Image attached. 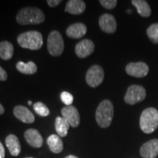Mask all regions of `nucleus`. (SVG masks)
I'll list each match as a JSON object with an SVG mask.
<instances>
[{
  "label": "nucleus",
  "mask_w": 158,
  "mask_h": 158,
  "mask_svg": "<svg viewBox=\"0 0 158 158\" xmlns=\"http://www.w3.org/2000/svg\"><path fill=\"white\" fill-rule=\"evenodd\" d=\"M64 45L62 35L58 31H52L47 41V48L51 56H59L64 51Z\"/></svg>",
  "instance_id": "obj_5"
},
{
  "label": "nucleus",
  "mask_w": 158,
  "mask_h": 158,
  "mask_svg": "<svg viewBox=\"0 0 158 158\" xmlns=\"http://www.w3.org/2000/svg\"><path fill=\"white\" fill-rule=\"evenodd\" d=\"M87 28L83 23H75L69 26L66 30V34L73 39L81 38L86 35Z\"/></svg>",
  "instance_id": "obj_15"
},
{
  "label": "nucleus",
  "mask_w": 158,
  "mask_h": 158,
  "mask_svg": "<svg viewBox=\"0 0 158 158\" xmlns=\"http://www.w3.org/2000/svg\"><path fill=\"white\" fill-rule=\"evenodd\" d=\"M18 43L21 47L29 50H39L43 44V35L37 31L23 32L18 37Z\"/></svg>",
  "instance_id": "obj_3"
},
{
  "label": "nucleus",
  "mask_w": 158,
  "mask_h": 158,
  "mask_svg": "<svg viewBox=\"0 0 158 158\" xmlns=\"http://www.w3.org/2000/svg\"><path fill=\"white\" fill-rule=\"evenodd\" d=\"M7 79V73L5 69L0 66V81H5Z\"/></svg>",
  "instance_id": "obj_27"
},
{
  "label": "nucleus",
  "mask_w": 158,
  "mask_h": 158,
  "mask_svg": "<svg viewBox=\"0 0 158 158\" xmlns=\"http://www.w3.org/2000/svg\"><path fill=\"white\" fill-rule=\"evenodd\" d=\"M33 108L35 111L41 116H47L50 114V110L42 102H37L33 105Z\"/></svg>",
  "instance_id": "obj_24"
},
{
  "label": "nucleus",
  "mask_w": 158,
  "mask_h": 158,
  "mask_svg": "<svg viewBox=\"0 0 158 158\" xmlns=\"http://www.w3.org/2000/svg\"><path fill=\"white\" fill-rule=\"evenodd\" d=\"M132 4L137 8L138 14L142 17H149L151 15V8L147 2L144 0H133Z\"/></svg>",
  "instance_id": "obj_21"
},
{
  "label": "nucleus",
  "mask_w": 158,
  "mask_h": 158,
  "mask_svg": "<svg viewBox=\"0 0 158 158\" xmlns=\"http://www.w3.org/2000/svg\"><path fill=\"white\" fill-rule=\"evenodd\" d=\"M27 158H33V157H27Z\"/></svg>",
  "instance_id": "obj_33"
},
{
  "label": "nucleus",
  "mask_w": 158,
  "mask_h": 158,
  "mask_svg": "<svg viewBox=\"0 0 158 158\" xmlns=\"http://www.w3.org/2000/svg\"><path fill=\"white\" fill-rule=\"evenodd\" d=\"M99 25L102 31L108 33V34H112V33L115 32L116 27H117V23H116L115 18L111 14H108V13L102 15L100 17Z\"/></svg>",
  "instance_id": "obj_11"
},
{
  "label": "nucleus",
  "mask_w": 158,
  "mask_h": 158,
  "mask_svg": "<svg viewBox=\"0 0 158 158\" xmlns=\"http://www.w3.org/2000/svg\"><path fill=\"white\" fill-rule=\"evenodd\" d=\"M16 69L20 73L26 75H33L37 71V67L33 62L24 63L20 61L16 64Z\"/></svg>",
  "instance_id": "obj_22"
},
{
  "label": "nucleus",
  "mask_w": 158,
  "mask_h": 158,
  "mask_svg": "<svg viewBox=\"0 0 158 158\" xmlns=\"http://www.w3.org/2000/svg\"><path fill=\"white\" fill-rule=\"evenodd\" d=\"M114 114V109L112 102L108 100H104L100 102L96 110L97 123L102 128L108 127L112 122Z\"/></svg>",
  "instance_id": "obj_2"
},
{
  "label": "nucleus",
  "mask_w": 158,
  "mask_h": 158,
  "mask_svg": "<svg viewBox=\"0 0 158 158\" xmlns=\"http://www.w3.org/2000/svg\"><path fill=\"white\" fill-rule=\"evenodd\" d=\"M140 154L143 158H155L158 155V139L143 143L140 149Z\"/></svg>",
  "instance_id": "obj_12"
},
{
  "label": "nucleus",
  "mask_w": 158,
  "mask_h": 158,
  "mask_svg": "<svg viewBox=\"0 0 158 158\" xmlns=\"http://www.w3.org/2000/svg\"><path fill=\"white\" fill-rule=\"evenodd\" d=\"M86 10V4L82 0H70L65 7V12L72 15H80Z\"/></svg>",
  "instance_id": "obj_16"
},
{
  "label": "nucleus",
  "mask_w": 158,
  "mask_h": 158,
  "mask_svg": "<svg viewBox=\"0 0 158 158\" xmlns=\"http://www.w3.org/2000/svg\"><path fill=\"white\" fill-rule=\"evenodd\" d=\"M60 98L63 103L66 106H70L73 102V96L68 92H62L60 94Z\"/></svg>",
  "instance_id": "obj_25"
},
{
  "label": "nucleus",
  "mask_w": 158,
  "mask_h": 158,
  "mask_svg": "<svg viewBox=\"0 0 158 158\" xmlns=\"http://www.w3.org/2000/svg\"><path fill=\"white\" fill-rule=\"evenodd\" d=\"M140 127L144 133L155 132L158 127V111L155 108H148L142 112L140 117Z\"/></svg>",
  "instance_id": "obj_4"
},
{
  "label": "nucleus",
  "mask_w": 158,
  "mask_h": 158,
  "mask_svg": "<svg viewBox=\"0 0 158 158\" xmlns=\"http://www.w3.org/2000/svg\"><path fill=\"white\" fill-rule=\"evenodd\" d=\"M65 158H78V157H76V156H74V155H69V156H68V157H66Z\"/></svg>",
  "instance_id": "obj_31"
},
{
  "label": "nucleus",
  "mask_w": 158,
  "mask_h": 158,
  "mask_svg": "<svg viewBox=\"0 0 158 158\" xmlns=\"http://www.w3.org/2000/svg\"><path fill=\"white\" fill-rule=\"evenodd\" d=\"M24 138L31 147L40 148L43 146V139L38 130L32 129V128L27 130L24 133Z\"/></svg>",
  "instance_id": "obj_14"
},
{
  "label": "nucleus",
  "mask_w": 158,
  "mask_h": 158,
  "mask_svg": "<svg viewBox=\"0 0 158 158\" xmlns=\"http://www.w3.org/2000/svg\"><path fill=\"white\" fill-rule=\"evenodd\" d=\"M5 113V108L3 107V106L0 103V115L3 114Z\"/></svg>",
  "instance_id": "obj_30"
},
{
  "label": "nucleus",
  "mask_w": 158,
  "mask_h": 158,
  "mask_svg": "<svg viewBox=\"0 0 158 158\" xmlns=\"http://www.w3.org/2000/svg\"><path fill=\"white\" fill-rule=\"evenodd\" d=\"M125 70L129 76L135 78H143L147 76L149 68V66L144 62H131L126 66Z\"/></svg>",
  "instance_id": "obj_8"
},
{
  "label": "nucleus",
  "mask_w": 158,
  "mask_h": 158,
  "mask_svg": "<svg viewBox=\"0 0 158 158\" xmlns=\"http://www.w3.org/2000/svg\"><path fill=\"white\" fill-rule=\"evenodd\" d=\"M49 149L52 152L58 154L63 150V142L59 135L53 134L47 139Z\"/></svg>",
  "instance_id": "obj_18"
},
{
  "label": "nucleus",
  "mask_w": 158,
  "mask_h": 158,
  "mask_svg": "<svg viewBox=\"0 0 158 158\" xmlns=\"http://www.w3.org/2000/svg\"><path fill=\"white\" fill-rule=\"evenodd\" d=\"M147 92L143 86L138 85H132L128 87L124 95V101L129 105H134L143 101L145 99Z\"/></svg>",
  "instance_id": "obj_6"
},
{
  "label": "nucleus",
  "mask_w": 158,
  "mask_h": 158,
  "mask_svg": "<svg viewBox=\"0 0 158 158\" xmlns=\"http://www.w3.org/2000/svg\"><path fill=\"white\" fill-rule=\"evenodd\" d=\"M100 3L104 8L112 10L117 5V1L116 0H100Z\"/></svg>",
  "instance_id": "obj_26"
},
{
  "label": "nucleus",
  "mask_w": 158,
  "mask_h": 158,
  "mask_svg": "<svg viewBox=\"0 0 158 158\" xmlns=\"http://www.w3.org/2000/svg\"><path fill=\"white\" fill-rule=\"evenodd\" d=\"M13 114L20 121L27 124H31L35 122V116L29 108L23 106H17L13 109Z\"/></svg>",
  "instance_id": "obj_13"
},
{
  "label": "nucleus",
  "mask_w": 158,
  "mask_h": 158,
  "mask_svg": "<svg viewBox=\"0 0 158 158\" xmlns=\"http://www.w3.org/2000/svg\"><path fill=\"white\" fill-rule=\"evenodd\" d=\"M5 144L9 149L10 153L13 157H16L21 152V144L16 135L13 134L7 135L5 139Z\"/></svg>",
  "instance_id": "obj_17"
},
{
  "label": "nucleus",
  "mask_w": 158,
  "mask_h": 158,
  "mask_svg": "<svg viewBox=\"0 0 158 158\" xmlns=\"http://www.w3.org/2000/svg\"><path fill=\"white\" fill-rule=\"evenodd\" d=\"M104 76L103 69L99 65H93L86 73V81L91 87H97L103 81Z\"/></svg>",
  "instance_id": "obj_7"
},
{
  "label": "nucleus",
  "mask_w": 158,
  "mask_h": 158,
  "mask_svg": "<svg viewBox=\"0 0 158 158\" xmlns=\"http://www.w3.org/2000/svg\"><path fill=\"white\" fill-rule=\"evenodd\" d=\"M61 2H62L61 0H48V1H47V3H48V5L50 6L51 7H56V6H58Z\"/></svg>",
  "instance_id": "obj_28"
},
{
  "label": "nucleus",
  "mask_w": 158,
  "mask_h": 158,
  "mask_svg": "<svg viewBox=\"0 0 158 158\" xmlns=\"http://www.w3.org/2000/svg\"><path fill=\"white\" fill-rule=\"evenodd\" d=\"M147 34L152 42L158 43V23H153L147 30Z\"/></svg>",
  "instance_id": "obj_23"
},
{
  "label": "nucleus",
  "mask_w": 158,
  "mask_h": 158,
  "mask_svg": "<svg viewBox=\"0 0 158 158\" xmlns=\"http://www.w3.org/2000/svg\"><path fill=\"white\" fill-rule=\"evenodd\" d=\"M94 51V44L92 40L89 39L82 40L77 43L75 48V51L78 57L81 59L86 58L90 56Z\"/></svg>",
  "instance_id": "obj_10"
},
{
  "label": "nucleus",
  "mask_w": 158,
  "mask_h": 158,
  "mask_svg": "<svg viewBox=\"0 0 158 158\" xmlns=\"http://www.w3.org/2000/svg\"><path fill=\"white\" fill-rule=\"evenodd\" d=\"M62 117L69 122L73 127H77L80 124V114L78 109L73 106H65L61 110Z\"/></svg>",
  "instance_id": "obj_9"
},
{
  "label": "nucleus",
  "mask_w": 158,
  "mask_h": 158,
  "mask_svg": "<svg viewBox=\"0 0 158 158\" xmlns=\"http://www.w3.org/2000/svg\"><path fill=\"white\" fill-rule=\"evenodd\" d=\"M14 53V47L8 41L0 42V58L3 60H10L12 59Z\"/></svg>",
  "instance_id": "obj_19"
},
{
  "label": "nucleus",
  "mask_w": 158,
  "mask_h": 158,
  "mask_svg": "<svg viewBox=\"0 0 158 158\" xmlns=\"http://www.w3.org/2000/svg\"><path fill=\"white\" fill-rule=\"evenodd\" d=\"M5 148L3 147V144L0 141V158H5Z\"/></svg>",
  "instance_id": "obj_29"
},
{
  "label": "nucleus",
  "mask_w": 158,
  "mask_h": 158,
  "mask_svg": "<svg viewBox=\"0 0 158 158\" xmlns=\"http://www.w3.org/2000/svg\"><path fill=\"white\" fill-rule=\"evenodd\" d=\"M70 127V124L64 118L57 116L55 120V129L59 137H65L68 135Z\"/></svg>",
  "instance_id": "obj_20"
},
{
  "label": "nucleus",
  "mask_w": 158,
  "mask_h": 158,
  "mask_svg": "<svg viewBox=\"0 0 158 158\" xmlns=\"http://www.w3.org/2000/svg\"><path fill=\"white\" fill-rule=\"evenodd\" d=\"M28 104L29 105V106H31V101H30V100H29V101L28 102Z\"/></svg>",
  "instance_id": "obj_32"
},
{
  "label": "nucleus",
  "mask_w": 158,
  "mask_h": 158,
  "mask_svg": "<svg viewBox=\"0 0 158 158\" xmlns=\"http://www.w3.org/2000/svg\"><path fill=\"white\" fill-rule=\"evenodd\" d=\"M45 15L40 9L37 7H24L16 15V21L21 25L40 24L44 22Z\"/></svg>",
  "instance_id": "obj_1"
}]
</instances>
